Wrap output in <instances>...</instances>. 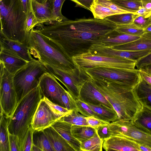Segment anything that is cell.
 Returning <instances> with one entry per match:
<instances>
[{
	"label": "cell",
	"mask_w": 151,
	"mask_h": 151,
	"mask_svg": "<svg viewBox=\"0 0 151 151\" xmlns=\"http://www.w3.org/2000/svg\"><path fill=\"white\" fill-rule=\"evenodd\" d=\"M112 2L126 9L136 12L142 7V0H114Z\"/></svg>",
	"instance_id": "obj_36"
},
{
	"label": "cell",
	"mask_w": 151,
	"mask_h": 151,
	"mask_svg": "<svg viewBox=\"0 0 151 151\" xmlns=\"http://www.w3.org/2000/svg\"><path fill=\"white\" fill-rule=\"evenodd\" d=\"M45 65L48 72L65 86L75 100L79 99L82 87L90 78L82 67L76 66L73 69L64 70Z\"/></svg>",
	"instance_id": "obj_8"
},
{
	"label": "cell",
	"mask_w": 151,
	"mask_h": 151,
	"mask_svg": "<svg viewBox=\"0 0 151 151\" xmlns=\"http://www.w3.org/2000/svg\"><path fill=\"white\" fill-rule=\"evenodd\" d=\"M79 99L87 104L102 105L114 109L112 105L94 86L90 78L82 87Z\"/></svg>",
	"instance_id": "obj_15"
},
{
	"label": "cell",
	"mask_w": 151,
	"mask_h": 151,
	"mask_svg": "<svg viewBox=\"0 0 151 151\" xmlns=\"http://www.w3.org/2000/svg\"><path fill=\"white\" fill-rule=\"evenodd\" d=\"M94 18L104 19L106 17L118 14L109 8L98 3L94 0L90 10Z\"/></svg>",
	"instance_id": "obj_32"
},
{
	"label": "cell",
	"mask_w": 151,
	"mask_h": 151,
	"mask_svg": "<svg viewBox=\"0 0 151 151\" xmlns=\"http://www.w3.org/2000/svg\"><path fill=\"white\" fill-rule=\"evenodd\" d=\"M58 120L43 99L40 101L34 115L31 127L34 131L43 130Z\"/></svg>",
	"instance_id": "obj_14"
},
{
	"label": "cell",
	"mask_w": 151,
	"mask_h": 151,
	"mask_svg": "<svg viewBox=\"0 0 151 151\" xmlns=\"http://www.w3.org/2000/svg\"><path fill=\"white\" fill-rule=\"evenodd\" d=\"M88 52L96 55L118 57L136 62L151 52V50L144 51L120 50L101 44H95L89 49Z\"/></svg>",
	"instance_id": "obj_13"
},
{
	"label": "cell",
	"mask_w": 151,
	"mask_h": 151,
	"mask_svg": "<svg viewBox=\"0 0 151 151\" xmlns=\"http://www.w3.org/2000/svg\"><path fill=\"white\" fill-rule=\"evenodd\" d=\"M142 7L151 10V0H142Z\"/></svg>",
	"instance_id": "obj_53"
},
{
	"label": "cell",
	"mask_w": 151,
	"mask_h": 151,
	"mask_svg": "<svg viewBox=\"0 0 151 151\" xmlns=\"http://www.w3.org/2000/svg\"><path fill=\"white\" fill-rule=\"evenodd\" d=\"M0 61L3 63L7 71L13 75L29 62L12 52L2 48H0Z\"/></svg>",
	"instance_id": "obj_17"
},
{
	"label": "cell",
	"mask_w": 151,
	"mask_h": 151,
	"mask_svg": "<svg viewBox=\"0 0 151 151\" xmlns=\"http://www.w3.org/2000/svg\"><path fill=\"white\" fill-rule=\"evenodd\" d=\"M26 30L29 33L30 30L39 24V22L33 11L29 12L26 14Z\"/></svg>",
	"instance_id": "obj_42"
},
{
	"label": "cell",
	"mask_w": 151,
	"mask_h": 151,
	"mask_svg": "<svg viewBox=\"0 0 151 151\" xmlns=\"http://www.w3.org/2000/svg\"><path fill=\"white\" fill-rule=\"evenodd\" d=\"M113 48L124 50H151V33L145 32L138 39L126 44L114 46Z\"/></svg>",
	"instance_id": "obj_22"
},
{
	"label": "cell",
	"mask_w": 151,
	"mask_h": 151,
	"mask_svg": "<svg viewBox=\"0 0 151 151\" xmlns=\"http://www.w3.org/2000/svg\"><path fill=\"white\" fill-rule=\"evenodd\" d=\"M71 132L73 137L81 143L90 139L96 133L93 128L88 126L73 125Z\"/></svg>",
	"instance_id": "obj_27"
},
{
	"label": "cell",
	"mask_w": 151,
	"mask_h": 151,
	"mask_svg": "<svg viewBox=\"0 0 151 151\" xmlns=\"http://www.w3.org/2000/svg\"><path fill=\"white\" fill-rule=\"evenodd\" d=\"M43 131L55 151H75L68 142L51 126Z\"/></svg>",
	"instance_id": "obj_23"
},
{
	"label": "cell",
	"mask_w": 151,
	"mask_h": 151,
	"mask_svg": "<svg viewBox=\"0 0 151 151\" xmlns=\"http://www.w3.org/2000/svg\"><path fill=\"white\" fill-rule=\"evenodd\" d=\"M72 125L70 123L57 120L51 126L73 147L75 151H81V143L73 136L71 132Z\"/></svg>",
	"instance_id": "obj_21"
},
{
	"label": "cell",
	"mask_w": 151,
	"mask_h": 151,
	"mask_svg": "<svg viewBox=\"0 0 151 151\" xmlns=\"http://www.w3.org/2000/svg\"><path fill=\"white\" fill-rule=\"evenodd\" d=\"M31 151H42V150L39 147L33 144Z\"/></svg>",
	"instance_id": "obj_54"
},
{
	"label": "cell",
	"mask_w": 151,
	"mask_h": 151,
	"mask_svg": "<svg viewBox=\"0 0 151 151\" xmlns=\"http://www.w3.org/2000/svg\"><path fill=\"white\" fill-rule=\"evenodd\" d=\"M43 99L58 120L69 114L72 111L52 102L45 96H43Z\"/></svg>",
	"instance_id": "obj_34"
},
{
	"label": "cell",
	"mask_w": 151,
	"mask_h": 151,
	"mask_svg": "<svg viewBox=\"0 0 151 151\" xmlns=\"http://www.w3.org/2000/svg\"><path fill=\"white\" fill-rule=\"evenodd\" d=\"M139 70L144 72L151 76V64L145 66Z\"/></svg>",
	"instance_id": "obj_52"
},
{
	"label": "cell",
	"mask_w": 151,
	"mask_h": 151,
	"mask_svg": "<svg viewBox=\"0 0 151 151\" xmlns=\"http://www.w3.org/2000/svg\"><path fill=\"white\" fill-rule=\"evenodd\" d=\"M138 15L136 13H125L111 15L104 19L113 22L116 25H125L132 23L134 19Z\"/></svg>",
	"instance_id": "obj_31"
},
{
	"label": "cell",
	"mask_w": 151,
	"mask_h": 151,
	"mask_svg": "<svg viewBox=\"0 0 151 151\" xmlns=\"http://www.w3.org/2000/svg\"><path fill=\"white\" fill-rule=\"evenodd\" d=\"M34 131L31 127L29 128L22 144L21 151H31L33 144V134Z\"/></svg>",
	"instance_id": "obj_41"
},
{
	"label": "cell",
	"mask_w": 151,
	"mask_h": 151,
	"mask_svg": "<svg viewBox=\"0 0 151 151\" xmlns=\"http://www.w3.org/2000/svg\"><path fill=\"white\" fill-rule=\"evenodd\" d=\"M76 4V7H80L90 10V7L94 0H70Z\"/></svg>",
	"instance_id": "obj_48"
},
{
	"label": "cell",
	"mask_w": 151,
	"mask_h": 151,
	"mask_svg": "<svg viewBox=\"0 0 151 151\" xmlns=\"http://www.w3.org/2000/svg\"><path fill=\"white\" fill-rule=\"evenodd\" d=\"M108 127L111 136L126 137L151 149V134L139 129L131 120L118 119Z\"/></svg>",
	"instance_id": "obj_11"
},
{
	"label": "cell",
	"mask_w": 151,
	"mask_h": 151,
	"mask_svg": "<svg viewBox=\"0 0 151 151\" xmlns=\"http://www.w3.org/2000/svg\"><path fill=\"white\" fill-rule=\"evenodd\" d=\"M43 97L39 86L25 96L18 104L10 118L8 130L19 137L20 150L29 128L38 104Z\"/></svg>",
	"instance_id": "obj_5"
},
{
	"label": "cell",
	"mask_w": 151,
	"mask_h": 151,
	"mask_svg": "<svg viewBox=\"0 0 151 151\" xmlns=\"http://www.w3.org/2000/svg\"><path fill=\"white\" fill-rule=\"evenodd\" d=\"M145 32L151 33V23L144 29Z\"/></svg>",
	"instance_id": "obj_55"
},
{
	"label": "cell",
	"mask_w": 151,
	"mask_h": 151,
	"mask_svg": "<svg viewBox=\"0 0 151 151\" xmlns=\"http://www.w3.org/2000/svg\"><path fill=\"white\" fill-rule=\"evenodd\" d=\"M61 99L65 108L69 110L78 111L76 100L67 90H65L62 93Z\"/></svg>",
	"instance_id": "obj_39"
},
{
	"label": "cell",
	"mask_w": 151,
	"mask_h": 151,
	"mask_svg": "<svg viewBox=\"0 0 151 151\" xmlns=\"http://www.w3.org/2000/svg\"><path fill=\"white\" fill-rule=\"evenodd\" d=\"M78 111L85 117L93 116L101 119V117L95 113L86 103L79 99L76 100Z\"/></svg>",
	"instance_id": "obj_37"
},
{
	"label": "cell",
	"mask_w": 151,
	"mask_h": 151,
	"mask_svg": "<svg viewBox=\"0 0 151 151\" xmlns=\"http://www.w3.org/2000/svg\"><path fill=\"white\" fill-rule=\"evenodd\" d=\"M76 66L82 67L97 66L134 69L136 62L123 58L93 55L89 52L72 57Z\"/></svg>",
	"instance_id": "obj_10"
},
{
	"label": "cell",
	"mask_w": 151,
	"mask_h": 151,
	"mask_svg": "<svg viewBox=\"0 0 151 151\" xmlns=\"http://www.w3.org/2000/svg\"><path fill=\"white\" fill-rule=\"evenodd\" d=\"M76 110H72L69 114L62 117L59 120L73 125L88 126L86 117Z\"/></svg>",
	"instance_id": "obj_33"
},
{
	"label": "cell",
	"mask_w": 151,
	"mask_h": 151,
	"mask_svg": "<svg viewBox=\"0 0 151 151\" xmlns=\"http://www.w3.org/2000/svg\"><path fill=\"white\" fill-rule=\"evenodd\" d=\"M33 144L42 151H55L43 130L35 131L33 134Z\"/></svg>",
	"instance_id": "obj_29"
},
{
	"label": "cell",
	"mask_w": 151,
	"mask_h": 151,
	"mask_svg": "<svg viewBox=\"0 0 151 151\" xmlns=\"http://www.w3.org/2000/svg\"><path fill=\"white\" fill-rule=\"evenodd\" d=\"M115 30L119 32L136 36H140L145 33L143 29L138 27L133 23L127 25H117Z\"/></svg>",
	"instance_id": "obj_35"
},
{
	"label": "cell",
	"mask_w": 151,
	"mask_h": 151,
	"mask_svg": "<svg viewBox=\"0 0 151 151\" xmlns=\"http://www.w3.org/2000/svg\"><path fill=\"white\" fill-rule=\"evenodd\" d=\"M53 1V0H47L44 3H40L32 0V9L39 24L57 21L52 13Z\"/></svg>",
	"instance_id": "obj_18"
},
{
	"label": "cell",
	"mask_w": 151,
	"mask_h": 151,
	"mask_svg": "<svg viewBox=\"0 0 151 151\" xmlns=\"http://www.w3.org/2000/svg\"><path fill=\"white\" fill-rule=\"evenodd\" d=\"M151 64V52L136 62L135 66L137 69Z\"/></svg>",
	"instance_id": "obj_47"
},
{
	"label": "cell",
	"mask_w": 151,
	"mask_h": 151,
	"mask_svg": "<svg viewBox=\"0 0 151 151\" xmlns=\"http://www.w3.org/2000/svg\"><path fill=\"white\" fill-rule=\"evenodd\" d=\"M87 104L95 113L101 117L102 120L110 123L119 119L117 114L114 109L102 105H95Z\"/></svg>",
	"instance_id": "obj_28"
},
{
	"label": "cell",
	"mask_w": 151,
	"mask_h": 151,
	"mask_svg": "<svg viewBox=\"0 0 151 151\" xmlns=\"http://www.w3.org/2000/svg\"><path fill=\"white\" fill-rule=\"evenodd\" d=\"M28 47L31 55L44 65L68 70L76 66L72 58L56 43L34 28L30 31Z\"/></svg>",
	"instance_id": "obj_3"
},
{
	"label": "cell",
	"mask_w": 151,
	"mask_h": 151,
	"mask_svg": "<svg viewBox=\"0 0 151 151\" xmlns=\"http://www.w3.org/2000/svg\"><path fill=\"white\" fill-rule=\"evenodd\" d=\"M103 141L97 133L92 137L81 143V151H102Z\"/></svg>",
	"instance_id": "obj_30"
},
{
	"label": "cell",
	"mask_w": 151,
	"mask_h": 151,
	"mask_svg": "<svg viewBox=\"0 0 151 151\" xmlns=\"http://www.w3.org/2000/svg\"><path fill=\"white\" fill-rule=\"evenodd\" d=\"M141 145L125 137L111 136L103 141V148L106 151H140Z\"/></svg>",
	"instance_id": "obj_16"
},
{
	"label": "cell",
	"mask_w": 151,
	"mask_h": 151,
	"mask_svg": "<svg viewBox=\"0 0 151 151\" xmlns=\"http://www.w3.org/2000/svg\"><path fill=\"white\" fill-rule=\"evenodd\" d=\"M139 70L140 77L151 85V76L143 71Z\"/></svg>",
	"instance_id": "obj_51"
},
{
	"label": "cell",
	"mask_w": 151,
	"mask_h": 151,
	"mask_svg": "<svg viewBox=\"0 0 151 151\" xmlns=\"http://www.w3.org/2000/svg\"><path fill=\"white\" fill-rule=\"evenodd\" d=\"M131 121L139 129L151 134V110L143 106Z\"/></svg>",
	"instance_id": "obj_25"
},
{
	"label": "cell",
	"mask_w": 151,
	"mask_h": 151,
	"mask_svg": "<svg viewBox=\"0 0 151 151\" xmlns=\"http://www.w3.org/2000/svg\"><path fill=\"white\" fill-rule=\"evenodd\" d=\"M0 36L28 45L26 16L21 0H0Z\"/></svg>",
	"instance_id": "obj_4"
},
{
	"label": "cell",
	"mask_w": 151,
	"mask_h": 151,
	"mask_svg": "<svg viewBox=\"0 0 151 151\" xmlns=\"http://www.w3.org/2000/svg\"><path fill=\"white\" fill-rule=\"evenodd\" d=\"M38 2L40 3H44L46 2L47 0H35Z\"/></svg>",
	"instance_id": "obj_56"
},
{
	"label": "cell",
	"mask_w": 151,
	"mask_h": 151,
	"mask_svg": "<svg viewBox=\"0 0 151 151\" xmlns=\"http://www.w3.org/2000/svg\"><path fill=\"white\" fill-rule=\"evenodd\" d=\"M133 90L137 99L143 106L151 110V85L140 78Z\"/></svg>",
	"instance_id": "obj_24"
},
{
	"label": "cell",
	"mask_w": 151,
	"mask_h": 151,
	"mask_svg": "<svg viewBox=\"0 0 151 151\" xmlns=\"http://www.w3.org/2000/svg\"><path fill=\"white\" fill-rule=\"evenodd\" d=\"M0 151H10L8 125L10 118L0 114Z\"/></svg>",
	"instance_id": "obj_26"
},
{
	"label": "cell",
	"mask_w": 151,
	"mask_h": 151,
	"mask_svg": "<svg viewBox=\"0 0 151 151\" xmlns=\"http://www.w3.org/2000/svg\"><path fill=\"white\" fill-rule=\"evenodd\" d=\"M65 0H53L52 13L57 19V21H60L68 19L63 15L61 12L62 6Z\"/></svg>",
	"instance_id": "obj_40"
},
{
	"label": "cell",
	"mask_w": 151,
	"mask_h": 151,
	"mask_svg": "<svg viewBox=\"0 0 151 151\" xmlns=\"http://www.w3.org/2000/svg\"><path fill=\"white\" fill-rule=\"evenodd\" d=\"M10 151H20L19 138L16 135L9 133Z\"/></svg>",
	"instance_id": "obj_45"
},
{
	"label": "cell",
	"mask_w": 151,
	"mask_h": 151,
	"mask_svg": "<svg viewBox=\"0 0 151 151\" xmlns=\"http://www.w3.org/2000/svg\"><path fill=\"white\" fill-rule=\"evenodd\" d=\"M0 114L7 118L12 116L17 104V93L13 82L14 75L5 68L0 61Z\"/></svg>",
	"instance_id": "obj_9"
},
{
	"label": "cell",
	"mask_w": 151,
	"mask_h": 151,
	"mask_svg": "<svg viewBox=\"0 0 151 151\" xmlns=\"http://www.w3.org/2000/svg\"><path fill=\"white\" fill-rule=\"evenodd\" d=\"M149 19L151 21V15L149 17Z\"/></svg>",
	"instance_id": "obj_57"
},
{
	"label": "cell",
	"mask_w": 151,
	"mask_h": 151,
	"mask_svg": "<svg viewBox=\"0 0 151 151\" xmlns=\"http://www.w3.org/2000/svg\"></svg>",
	"instance_id": "obj_58"
},
{
	"label": "cell",
	"mask_w": 151,
	"mask_h": 151,
	"mask_svg": "<svg viewBox=\"0 0 151 151\" xmlns=\"http://www.w3.org/2000/svg\"><path fill=\"white\" fill-rule=\"evenodd\" d=\"M136 14L139 16L148 17L151 15V10L142 7L136 12Z\"/></svg>",
	"instance_id": "obj_50"
},
{
	"label": "cell",
	"mask_w": 151,
	"mask_h": 151,
	"mask_svg": "<svg viewBox=\"0 0 151 151\" xmlns=\"http://www.w3.org/2000/svg\"><path fill=\"white\" fill-rule=\"evenodd\" d=\"M0 41V48L9 50L27 61L34 59L30 53L27 45L1 36Z\"/></svg>",
	"instance_id": "obj_19"
},
{
	"label": "cell",
	"mask_w": 151,
	"mask_h": 151,
	"mask_svg": "<svg viewBox=\"0 0 151 151\" xmlns=\"http://www.w3.org/2000/svg\"><path fill=\"white\" fill-rule=\"evenodd\" d=\"M86 119L88 126L93 128L96 130L99 127L110 123L93 116L86 117Z\"/></svg>",
	"instance_id": "obj_43"
},
{
	"label": "cell",
	"mask_w": 151,
	"mask_h": 151,
	"mask_svg": "<svg viewBox=\"0 0 151 151\" xmlns=\"http://www.w3.org/2000/svg\"><path fill=\"white\" fill-rule=\"evenodd\" d=\"M90 79L112 105L118 119L131 120L142 109L143 106L136 98L133 88L100 79Z\"/></svg>",
	"instance_id": "obj_2"
},
{
	"label": "cell",
	"mask_w": 151,
	"mask_h": 151,
	"mask_svg": "<svg viewBox=\"0 0 151 151\" xmlns=\"http://www.w3.org/2000/svg\"><path fill=\"white\" fill-rule=\"evenodd\" d=\"M96 2L106 6L118 14L132 13H136L134 11L121 7L110 0H94Z\"/></svg>",
	"instance_id": "obj_38"
},
{
	"label": "cell",
	"mask_w": 151,
	"mask_h": 151,
	"mask_svg": "<svg viewBox=\"0 0 151 151\" xmlns=\"http://www.w3.org/2000/svg\"><path fill=\"white\" fill-rule=\"evenodd\" d=\"M117 25L105 19H68L40 24L35 29L58 44L72 58L87 52L93 45L101 44L105 35Z\"/></svg>",
	"instance_id": "obj_1"
},
{
	"label": "cell",
	"mask_w": 151,
	"mask_h": 151,
	"mask_svg": "<svg viewBox=\"0 0 151 151\" xmlns=\"http://www.w3.org/2000/svg\"><path fill=\"white\" fill-rule=\"evenodd\" d=\"M82 68L90 78L100 79L132 88L140 78L137 69L100 66Z\"/></svg>",
	"instance_id": "obj_7"
},
{
	"label": "cell",
	"mask_w": 151,
	"mask_h": 151,
	"mask_svg": "<svg viewBox=\"0 0 151 151\" xmlns=\"http://www.w3.org/2000/svg\"><path fill=\"white\" fill-rule=\"evenodd\" d=\"M57 80L52 75L47 72L41 77L39 86L43 96L52 102L65 107L61 96L65 89Z\"/></svg>",
	"instance_id": "obj_12"
},
{
	"label": "cell",
	"mask_w": 151,
	"mask_h": 151,
	"mask_svg": "<svg viewBox=\"0 0 151 151\" xmlns=\"http://www.w3.org/2000/svg\"><path fill=\"white\" fill-rule=\"evenodd\" d=\"M96 132L99 137L103 141L111 136L109 131L108 124L99 127L96 130Z\"/></svg>",
	"instance_id": "obj_46"
},
{
	"label": "cell",
	"mask_w": 151,
	"mask_h": 151,
	"mask_svg": "<svg viewBox=\"0 0 151 151\" xmlns=\"http://www.w3.org/2000/svg\"><path fill=\"white\" fill-rule=\"evenodd\" d=\"M21 1L26 14L30 12L33 11L32 5V0H21Z\"/></svg>",
	"instance_id": "obj_49"
},
{
	"label": "cell",
	"mask_w": 151,
	"mask_h": 151,
	"mask_svg": "<svg viewBox=\"0 0 151 151\" xmlns=\"http://www.w3.org/2000/svg\"><path fill=\"white\" fill-rule=\"evenodd\" d=\"M140 37L119 32L115 29L101 38V44L112 47L129 43L138 39Z\"/></svg>",
	"instance_id": "obj_20"
},
{
	"label": "cell",
	"mask_w": 151,
	"mask_h": 151,
	"mask_svg": "<svg viewBox=\"0 0 151 151\" xmlns=\"http://www.w3.org/2000/svg\"><path fill=\"white\" fill-rule=\"evenodd\" d=\"M133 23L138 27L144 29L151 23V21L149 17H145L138 15L134 19Z\"/></svg>",
	"instance_id": "obj_44"
},
{
	"label": "cell",
	"mask_w": 151,
	"mask_h": 151,
	"mask_svg": "<svg viewBox=\"0 0 151 151\" xmlns=\"http://www.w3.org/2000/svg\"><path fill=\"white\" fill-rule=\"evenodd\" d=\"M47 72L46 66L34 58L14 75L17 104L25 96L39 86L41 77Z\"/></svg>",
	"instance_id": "obj_6"
}]
</instances>
